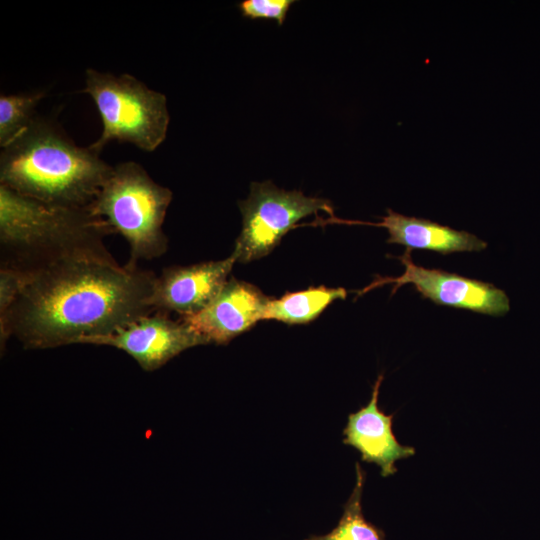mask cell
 I'll list each match as a JSON object with an SVG mask.
<instances>
[{
  "label": "cell",
  "mask_w": 540,
  "mask_h": 540,
  "mask_svg": "<svg viewBox=\"0 0 540 540\" xmlns=\"http://www.w3.org/2000/svg\"><path fill=\"white\" fill-rule=\"evenodd\" d=\"M404 265V273L398 277H378L358 292V295L387 284H393L392 294L399 287L411 284L425 299L440 306L463 309L494 317L510 310L507 294L491 283L450 273L441 269H429L415 264L411 250L406 249L397 257Z\"/></svg>",
  "instance_id": "52a82bcc"
},
{
  "label": "cell",
  "mask_w": 540,
  "mask_h": 540,
  "mask_svg": "<svg viewBox=\"0 0 540 540\" xmlns=\"http://www.w3.org/2000/svg\"><path fill=\"white\" fill-rule=\"evenodd\" d=\"M83 344L111 346L132 357L145 371L159 369L181 352L208 344L182 320L154 310L114 331L86 339Z\"/></svg>",
  "instance_id": "ba28073f"
},
{
  "label": "cell",
  "mask_w": 540,
  "mask_h": 540,
  "mask_svg": "<svg viewBox=\"0 0 540 540\" xmlns=\"http://www.w3.org/2000/svg\"><path fill=\"white\" fill-rule=\"evenodd\" d=\"M327 223L383 227L389 233L387 243L403 245L410 250H431L442 255L479 252L487 247L485 241L467 231L456 230L424 218L405 216L391 209H387V214L381 217L380 222L375 223L343 220L333 216L326 220L319 218L314 224Z\"/></svg>",
  "instance_id": "7c38bea8"
},
{
  "label": "cell",
  "mask_w": 540,
  "mask_h": 540,
  "mask_svg": "<svg viewBox=\"0 0 540 540\" xmlns=\"http://www.w3.org/2000/svg\"><path fill=\"white\" fill-rule=\"evenodd\" d=\"M383 378V374L377 377L369 403L349 414L343 443L357 449L362 461L378 465L381 475L387 477L397 471V460L413 456L416 450L398 442L392 430L393 414L387 415L378 407Z\"/></svg>",
  "instance_id": "8fae6325"
},
{
  "label": "cell",
  "mask_w": 540,
  "mask_h": 540,
  "mask_svg": "<svg viewBox=\"0 0 540 540\" xmlns=\"http://www.w3.org/2000/svg\"><path fill=\"white\" fill-rule=\"evenodd\" d=\"M172 198V191L156 183L140 164L127 161L113 166L89 210L127 240V265L136 267L138 260L166 252L162 226Z\"/></svg>",
  "instance_id": "277c9868"
},
{
  "label": "cell",
  "mask_w": 540,
  "mask_h": 540,
  "mask_svg": "<svg viewBox=\"0 0 540 540\" xmlns=\"http://www.w3.org/2000/svg\"><path fill=\"white\" fill-rule=\"evenodd\" d=\"M355 468L356 483L337 526L325 535L311 536L305 540H385L383 530L368 522L363 515L361 499L365 472L359 463Z\"/></svg>",
  "instance_id": "5bb4252c"
},
{
  "label": "cell",
  "mask_w": 540,
  "mask_h": 540,
  "mask_svg": "<svg viewBox=\"0 0 540 540\" xmlns=\"http://www.w3.org/2000/svg\"><path fill=\"white\" fill-rule=\"evenodd\" d=\"M43 91L0 96V146L14 141L36 117V107Z\"/></svg>",
  "instance_id": "9a60e30c"
},
{
  "label": "cell",
  "mask_w": 540,
  "mask_h": 540,
  "mask_svg": "<svg viewBox=\"0 0 540 540\" xmlns=\"http://www.w3.org/2000/svg\"><path fill=\"white\" fill-rule=\"evenodd\" d=\"M293 3L294 0H243L238 7L246 18L274 20L281 26Z\"/></svg>",
  "instance_id": "2e32d148"
},
{
  "label": "cell",
  "mask_w": 540,
  "mask_h": 540,
  "mask_svg": "<svg viewBox=\"0 0 540 540\" xmlns=\"http://www.w3.org/2000/svg\"><path fill=\"white\" fill-rule=\"evenodd\" d=\"M21 273L23 286L0 316L2 349L10 337L28 349L83 344L154 311L153 272L120 266L108 250Z\"/></svg>",
  "instance_id": "6da1fadb"
},
{
  "label": "cell",
  "mask_w": 540,
  "mask_h": 540,
  "mask_svg": "<svg viewBox=\"0 0 540 540\" xmlns=\"http://www.w3.org/2000/svg\"><path fill=\"white\" fill-rule=\"evenodd\" d=\"M23 286V274L13 268H0V316L13 304Z\"/></svg>",
  "instance_id": "e0dca14e"
},
{
  "label": "cell",
  "mask_w": 540,
  "mask_h": 540,
  "mask_svg": "<svg viewBox=\"0 0 540 540\" xmlns=\"http://www.w3.org/2000/svg\"><path fill=\"white\" fill-rule=\"evenodd\" d=\"M239 208L243 217L242 230L232 255L241 263L270 254L301 219L318 211L334 216L329 200L306 196L299 190L287 191L271 181L252 182L250 194L239 201Z\"/></svg>",
  "instance_id": "8992f818"
},
{
  "label": "cell",
  "mask_w": 540,
  "mask_h": 540,
  "mask_svg": "<svg viewBox=\"0 0 540 540\" xmlns=\"http://www.w3.org/2000/svg\"><path fill=\"white\" fill-rule=\"evenodd\" d=\"M235 257L189 266H170L156 277L150 304L154 310L176 312L181 317L206 308L228 280Z\"/></svg>",
  "instance_id": "9c48e42d"
},
{
  "label": "cell",
  "mask_w": 540,
  "mask_h": 540,
  "mask_svg": "<svg viewBox=\"0 0 540 540\" xmlns=\"http://www.w3.org/2000/svg\"><path fill=\"white\" fill-rule=\"evenodd\" d=\"M347 291L325 286L310 287L287 292L278 299H271L264 320H277L289 325L307 324L315 320L335 300H344Z\"/></svg>",
  "instance_id": "4fadbf2b"
},
{
  "label": "cell",
  "mask_w": 540,
  "mask_h": 540,
  "mask_svg": "<svg viewBox=\"0 0 540 540\" xmlns=\"http://www.w3.org/2000/svg\"><path fill=\"white\" fill-rule=\"evenodd\" d=\"M110 234L89 209L40 202L0 185L1 266L27 272L67 256L105 251Z\"/></svg>",
  "instance_id": "3957f363"
},
{
  "label": "cell",
  "mask_w": 540,
  "mask_h": 540,
  "mask_svg": "<svg viewBox=\"0 0 540 540\" xmlns=\"http://www.w3.org/2000/svg\"><path fill=\"white\" fill-rule=\"evenodd\" d=\"M113 166L36 116L0 154V185L54 205L89 209Z\"/></svg>",
  "instance_id": "7a4b0ae2"
},
{
  "label": "cell",
  "mask_w": 540,
  "mask_h": 540,
  "mask_svg": "<svg viewBox=\"0 0 540 540\" xmlns=\"http://www.w3.org/2000/svg\"><path fill=\"white\" fill-rule=\"evenodd\" d=\"M83 92L93 99L103 130L90 145L98 152L111 141L152 152L165 140L170 116L166 96L132 75L87 69Z\"/></svg>",
  "instance_id": "5b68a950"
},
{
  "label": "cell",
  "mask_w": 540,
  "mask_h": 540,
  "mask_svg": "<svg viewBox=\"0 0 540 540\" xmlns=\"http://www.w3.org/2000/svg\"><path fill=\"white\" fill-rule=\"evenodd\" d=\"M271 299L256 286L232 277L206 308L179 319L208 344H227L264 320Z\"/></svg>",
  "instance_id": "30bf717a"
}]
</instances>
